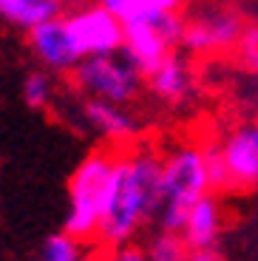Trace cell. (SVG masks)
<instances>
[{"mask_svg":"<svg viewBox=\"0 0 258 261\" xmlns=\"http://www.w3.org/2000/svg\"><path fill=\"white\" fill-rule=\"evenodd\" d=\"M162 204V153L131 148L116 153L97 242L102 247L131 244L156 219Z\"/></svg>","mask_w":258,"mask_h":261,"instance_id":"1","label":"cell"},{"mask_svg":"<svg viewBox=\"0 0 258 261\" xmlns=\"http://www.w3.org/2000/svg\"><path fill=\"white\" fill-rule=\"evenodd\" d=\"M210 190L201 145H179L162 156V204L156 213L159 230L182 233L190 204Z\"/></svg>","mask_w":258,"mask_h":261,"instance_id":"2","label":"cell"},{"mask_svg":"<svg viewBox=\"0 0 258 261\" xmlns=\"http://www.w3.org/2000/svg\"><path fill=\"white\" fill-rule=\"evenodd\" d=\"M114 162V150H91L68 179V213H65L63 230L83 244L94 242L99 233V219H102Z\"/></svg>","mask_w":258,"mask_h":261,"instance_id":"3","label":"cell"},{"mask_svg":"<svg viewBox=\"0 0 258 261\" xmlns=\"http://www.w3.org/2000/svg\"><path fill=\"white\" fill-rule=\"evenodd\" d=\"M71 74H74V85L85 97L108 99V102L116 105L134 102L145 85V74L122 51L83 57Z\"/></svg>","mask_w":258,"mask_h":261,"instance_id":"4","label":"cell"},{"mask_svg":"<svg viewBox=\"0 0 258 261\" xmlns=\"http://www.w3.org/2000/svg\"><path fill=\"white\" fill-rule=\"evenodd\" d=\"M182 32H185V20H182L179 12L148 14V17L128 20L125 23L122 54L142 74H148L179 46Z\"/></svg>","mask_w":258,"mask_h":261,"instance_id":"5","label":"cell"},{"mask_svg":"<svg viewBox=\"0 0 258 261\" xmlns=\"http://www.w3.org/2000/svg\"><path fill=\"white\" fill-rule=\"evenodd\" d=\"M68 34L83 57L97 54H116L125 46V23L116 14H111L97 0L88 6H77L68 14H63Z\"/></svg>","mask_w":258,"mask_h":261,"instance_id":"6","label":"cell"},{"mask_svg":"<svg viewBox=\"0 0 258 261\" xmlns=\"http://www.w3.org/2000/svg\"><path fill=\"white\" fill-rule=\"evenodd\" d=\"M26 43H29L32 57L37 60V65L48 68L51 74H71L80 65V60H83V54L77 51L71 34H68L63 14L29 29Z\"/></svg>","mask_w":258,"mask_h":261,"instance_id":"7","label":"cell"},{"mask_svg":"<svg viewBox=\"0 0 258 261\" xmlns=\"http://www.w3.org/2000/svg\"><path fill=\"white\" fill-rule=\"evenodd\" d=\"M221 153L230 173V190L258 188V125L244 122L221 139Z\"/></svg>","mask_w":258,"mask_h":261,"instance_id":"8","label":"cell"},{"mask_svg":"<svg viewBox=\"0 0 258 261\" xmlns=\"http://www.w3.org/2000/svg\"><path fill=\"white\" fill-rule=\"evenodd\" d=\"M80 119L88 130H94L97 137L108 139V142H131L136 137V125L134 114L128 111V105H116L108 99H97V97H83L80 102Z\"/></svg>","mask_w":258,"mask_h":261,"instance_id":"9","label":"cell"},{"mask_svg":"<svg viewBox=\"0 0 258 261\" xmlns=\"http://www.w3.org/2000/svg\"><path fill=\"white\" fill-rule=\"evenodd\" d=\"M145 85H148V91L153 94L156 99H162V102L182 105L193 97L196 77H193L190 63H187L182 54L170 51L153 71L145 74Z\"/></svg>","mask_w":258,"mask_h":261,"instance_id":"10","label":"cell"},{"mask_svg":"<svg viewBox=\"0 0 258 261\" xmlns=\"http://www.w3.org/2000/svg\"><path fill=\"white\" fill-rule=\"evenodd\" d=\"M224 227V210L221 202L216 199V193H204L199 202L190 204L185 219V227H182V239L187 242L190 250H207L216 247Z\"/></svg>","mask_w":258,"mask_h":261,"instance_id":"11","label":"cell"},{"mask_svg":"<svg viewBox=\"0 0 258 261\" xmlns=\"http://www.w3.org/2000/svg\"><path fill=\"white\" fill-rule=\"evenodd\" d=\"M60 14H63V0H0V20L20 32H29Z\"/></svg>","mask_w":258,"mask_h":261,"instance_id":"12","label":"cell"},{"mask_svg":"<svg viewBox=\"0 0 258 261\" xmlns=\"http://www.w3.org/2000/svg\"><path fill=\"white\" fill-rule=\"evenodd\" d=\"M54 94H57V80L48 68L37 65L32 71H26L23 83H20V97L23 102L32 108V111H43L54 102Z\"/></svg>","mask_w":258,"mask_h":261,"instance_id":"13","label":"cell"},{"mask_svg":"<svg viewBox=\"0 0 258 261\" xmlns=\"http://www.w3.org/2000/svg\"><path fill=\"white\" fill-rule=\"evenodd\" d=\"M99 6H105L111 14L128 23L136 17H148V14H170L182 12L185 0H97Z\"/></svg>","mask_w":258,"mask_h":261,"instance_id":"14","label":"cell"},{"mask_svg":"<svg viewBox=\"0 0 258 261\" xmlns=\"http://www.w3.org/2000/svg\"><path fill=\"white\" fill-rule=\"evenodd\" d=\"M201 20H204L207 32H210V40H213V51L239 46L241 34H244V23H241L239 14H233V12H213V14H204Z\"/></svg>","mask_w":258,"mask_h":261,"instance_id":"15","label":"cell"},{"mask_svg":"<svg viewBox=\"0 0 258 261\" xmlns=\"http://www.w3.org/2000/svg\"><path fill=\"white\" fill-rule=\"evenodd\" d=\"M145 255L148 261H187L190 258V247L182 239V233H173V230H159L153 233V239L145 247Z\"/></svg>","mask_w":258,"mask_h":261,"instance_id":"16","label":"cell"},{"mask_svg":"<svg viewBox=\"0 0 258 261\" xmlns=\"http://www.w3.org/2000/svg\"><path fill=\"white\" fill-rule=\"evenodd\" d=\"M83 255H85L83 242H80V239H74L71 233L60 230V233H54V236H48V239H45L40 258H45V261H80Z\"/></svg>","mask_w":258,"mask_h":261,"instance_id":"17","label":"cell"},{"mask_svg":"<svg viewBox=\"0 0 258 261\" xmlns=\"http://www.w3.org/2000/svg\"><path fill=\"white\" fill-rule=\"evenodd\" d=\"M201 153H204V165H207V179H210V190L221 193V190H230V173H227V162L224 153H221V145L210 142L201 145Z\"/></svg>","mask_w":258,"mask_h":261,"instance_id":"18","label":"cell"},{"mask_svg":"<svg viewBox=\"0 0 258 261\" xmlns=\"http://www.w3.org/2000/svg\"><path fill=\"white\" fill-rule=\"evenodd\" d=\"M179 46L185 48L187 54H207L213 51V40H210V32H207L204 20L196 17L190 23H185V32H182Z\"/></svg>","mask_w":258,"mask_h":261,"instance_id":"19","label":"cell"},{"mask_svg":"<svg viewBox=\"0 0 258 261\" xmlns=\"http://www.w3.org/2000/svg\"><path fill=\"white\" fill-rule=\"evenodd\" d=\"M239 54L247 68L258 77V26H244V34L239 40Z\"/></svg>","mask_w":258,"mask_h":261,"instance_id":"20","label":"cell"},{"mask_svg":"<svg viewBox=\"0 0 258 261\" xmlns=\"http://www.w3.org/2000/svg\"><path fill=\"white\" fill-rule=\"evenodd\" d=\"M102 261H148V255H145V247L119 244V247H108V253L102 255Z\"/></svg>","mask_w":258,"mask_h":261,"instance_id":"21","label":"cell"},{"mask_svg":"<svg viewBox=\"0 0 258 261\" xmlns=\"http://www.w3.org/2000/svg\"><path fill=\"white\" fill-rule=\"evenodd\" d=\"M187 261H224V258L213 247H207V250H190V258Z\"/></svg>","mask_w":258,"mask_h":261,"instance_id":"22","label":"cell"},{"mask_svg":"<svg viewBox=\"0 0 258 261\" xmlns=\"http://www.w3.org/2000/svg\"><path fill=\"white\" fill-rule=\"evenodd\" d=\"M80 261H102V255H97V253H85Z\"/></svg>","mask_w":258,"mask_h":261,"instance_id":"23","label":"cell"},{"mask_svg":"<svg viewBox=\"0 0 258 261\" xmlns=\"http://www.w3.org/2000/svg\"><path fill=\"white\" fill-rule=\"evenodd\" d=\"M255 125H258V114H255Z\"/></svg>","mask_w":258,"mask_h":261,"instance_id":"24","label":"cell"},{"mask_svg":"<svg viewBox=\"0 0 258 261\" xmlns=\"http://www.w3.org/2000/svg\"><path fill=\"white\" fill-rule=\"evenodd\" d=\"M34 261H45V258H34Z\"/></svg>","mask_w":258,"mask_h":261,"instance_id":"25","label":"cell"}]
</instances>
